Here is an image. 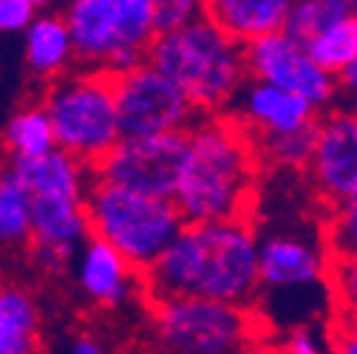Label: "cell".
<instances>
[{"label":"cell","instance_id":"6da1fadb","mask_svg":"<svg viewBox=\"0 0 357 354\" xmlns=\"http://www.w3.org/2000/svg\"><path fill=\"white\" fill-rule=\"evenodd\" d=\"M148 300L202 298L247 309L258 295V238L247 218L185 224L142 272Z\"/></svg>","mask_w":357,"mask_h":354},{"label":"cell","instance_id":"7a4b0ae2","mask_svg":"<svg viewBox=\"0 0 357 354\" xmlns=\"http://www.w3.org/2000/svg\"><path fill=\"white\" fill-rule=\"evenodd\" d=\"M258 156L247 130L227 114L199 116L188 130V162L173 199L185 224L238 221L255 196Z\"/></svg>","mask_w":357,"mask_h":354},{"label":"cell","instance_id":"3957f363","mask_svg":"<svg viewBox=\"0 0 357 354\" xmlns=\"http://www.w3.org/2000/svg\"><path fill=\"white\" fill-rule=\"evenodd\" d=\"M145 63L167 77L199 116L227 114L230 102L247 82L244 46L207 20L204 9L188 26L156 34L145 52Z\"/></svg>","mask_w":357,"mask_h":354},{"label":"cell","instance_id":"277c9868","mask_svg":"<svg viewBox=\"0 0 357 354\" xmlns=\"http://www.w3.org/2000/svg\"><path fill=\"white\" fill-rule=\"evenodd\" d=\"M85 215L91 238L119 252L137 272L151 270L185 227V218L173 201L142 196L100 179H91L85 193Z\"/></svg>","mask_w":357,"mask_h":354},{"label":"cell","instance_id":"5b68a950","mask_svg":"<svg viewBox=\"0 0 357 354\" xmlns=\"http://www.w3.org/2000/svg\"><path fill=\"white\" fill-rule=\"evenodd\" d=\"M60 15L82 71L119 77L145 63L156 37L153 0H74Z\"/></svg>","mask_w":357,"mask_h":354},{"label":"cell","instance_id":"8992f818","mask_svg":"<svg viewBox=\"0 0 357 354\" xmlns=\"http://www.w3.org/2000/svg\"><path fill=\"white\" fill-rule=\"evenodd\" d=\"M49 116L57 151L94 173L119 137L114 82L102 71H68L54 79L40 100Z\"/></svg>","mask_w":357,"mask_h":354},{"label":"cell","instance_id":"52a82bcc","mask_svg":"<svg viewBox=\"0 0 357 354\" xmlns=\"http://www.w3.org/2000/svg\"><path fill=\"white\" fill-rule=\"evenodd\" d=\"M151 318L162 354H241L252 334L247 309L202 298L153 300Z\"/></svg>","mask_w":357,"mask_h":354},{"label":"cell","instance_id":"ba28073f","mask_svg":"<svg viewBox=\"0 0 357 354\" xmlns=\"http://www.w3.org/2000/svg\"><path fill=\"white\" fill-rule=\"evenodd\" d=\"M111 82L122 139L188 134L199 119V111L188 97L148 63L111 77Z\"/></svg>","mask_w":357,"mask_h":354},{"label":"cell","instance_id":"9c48e42d","mask_svg":"<svg viewBox=\"0 0 357 354\" xmlns=\"http://www.w3.org/2000/svg\"><path fill=\"white\" fill-rule=\"evenodd\" d=\"M188 162V134L119 139L114 151L94 167V179L173 201Z\"/></svg>","mask_w":357,"mask_h":354},{"label":"cell","instance_id":"30bf717a","mask_svg":"<svg viewBox=\"0 0 357 354\" xmlns=\"http://www.w3.org/2000/svg\"><path fill=\"white\" fill-rule=\"evenodd\" d=\"M244 63H247V79L301 97L318 114L337 102V79L321 71L309 60L303 43L292 40L284 31L266 34L244 46Z\"/></svg>","mask_w":357,"mask_h":354},{"label":"cell","instance_id":"8fae6325","mask_svg":"<svg viewBox=\"0 0 357 354\" xmlns=\"http://www.w3.org/2000/svg\"><path fill=\"white\" fill-rule=\"evenodd\" d=\"M258 286L266 292L315 289L329 278V247L301 227L255 233Z\"/></svg>","mask_w":357,"mask_h":354},{"label":"cell","instance_id":"7c38bea8","mask_svg":"<svg viewBox=\"0 0 357 354\" xmlns=\"http://www.w3.org/2000/svg\"><path fill=\"white\" fill-rule=\"evenodd\" d=\"M315 193L332 207L357 193V114L337 108L318 119L315 145L306 162Z\"/></svg>","mask_w":357,"mask_h":354},{"label":"cell","instance_id":"4fadbf2b","mask_svg":"<svg viewBox=\"0 0 357 354\" xmlns=\"http://www.w3.org/2000/svg\"><path fill=\"white\" fill-rule=\"evenodd\" d=\"M227 116L247 130V137L252 142L298 134V130L312 128L321 119V114L301 97H292L273 85L252 82V79L241 85V91L227 108Z\"/></svg>","mask_w":357,"mask_h":354},{"label":"cell","instance_id":"5bb4252c","mask_svg":"<svg viewBox=\"0 0 357 354\" xmlns=\"http://www.w3.org/2000/svg\"><path fill=\"white\" fill-rule=\"evenodd\" d=\"M71 272L85 300L102 309H116L130 303L137 295H145L142 272H137L119 252H114L108 244L97 238H88L77 249L71 261Z\"/></svg>","mask_w":357,"mask_h":354},{"label":"cell","instance_id":"9a60e30c","mask_svg":"<svg viewBox=\"0 0 357 354\" xmlns=\"http://www.w3.org/2000/svg\"><path fill=\"white\" fill-rule=\"evenodd\" d=\"M91 238L85 199H31L29 249L57 252L74 261L77 249Z\"/></svg>","mask_w":357,"mask_h":354},{"label":"cell","instance_id":"2e32d148","mask_svg":"<svg viewBox=\"0 0 357 354\" xmlns=\"http://www.w3.org/2000/svg\"><path fill=\"white\" fill-rule=\"evenodd\" d=\"M204 17L213 20L238 46L284 29L289 0H210L202 3Z\"/></svg>","mask_w":357,"mask_h":354},{"label":"cell","instance_id":"e0dca14e","mask_svg":"<svg viewBox=\"0 0 357 354\" xmlns=\"http://www.w3.org/2000/svg\"><path fill=\"white\" fill-rule=\"evenodd\" d=\"M31 199H85L94 173L63 151H52L31 162L9 164Z\"/></svg>","mask_w":357,"mask_h":354},{"label":"cell","instance_id":"ac0fdd59","mask_svg":"<svg viewBox=\"0 0 357 354\" xmlns=\"http://www.w3.org/2000/svg\"><path fill=\"white\" fill-rule=\"evenodd\" d=\"M23 54H26L29 71L49 82L66 77L74 68L77 57L71 46V34L60 12L43 9L34 17V23L23 31Z\"/></svg>","mask_w":357,"mask_h":354},{"label":"cell","instance_id":"d6986e66","mask_svg":"<svg viewBox=\"0 0 357 354\" xmlns=\"http://www.w3.org/2000/svg\"><path fill=\"white\" fill-rule=\"evenodd\" d=\"M43 315L34 295L20 284H0V354H37Z\"/></svg>","mask_w":357,"mask_h":354},{"label":"cell","instance_id":"ffe728a7","mask_svg":"<svg viewBox=\"0 0 357 354\" xmlns=\"http://www.w3.org/2000/svg\"><path fill=\"white\" fill-rule=\"evenodd\" d=\"M0 145H3L9 164L31 162V159L52 153L57 145H54V134H52V125H49V116L43 111V105L34 102V105L15 111L9 122L3 125V130H0Z\"/></svg>","mask_w":357,"mask_h":354},{"label":"cell","instance_id":"44dd1931","mask_svg":"<svg viewBox=\"0 0 357 354\" xmlns=\"http://www.w3.org/2000/svg\"><path fill=\"white\" fill-rule=\"evenodd\" d=\"M309 60L329 77H340L357 60V17L349 15L303 43Z\"/></svg>","mask_w":357,"mask_h":354},{"label":"cell","instance_id":"7402d4cb","mask_svg":"<svg viewBox=\"0 0 357 354\" xmlns=\"http://www.w3.org/2000/svg\"><path fill=\"white\" fill-rule=\"evenodd\" d=\"M31 238V196L17 173L6 164L0 170V244L23 247Z\"/></svg>","mask_w":357,"mask_h":354},{"label":"cell","instance_id":"603a6c76","mask_svg":"<svg viewBox=\"0 0 357 354\" xmlns=\"http://www.w3.org/2000/svg\"><path fill=\"white\" fill-rule=\"evenodd\" d=\"M349 15H351L349 0H295L287 9L281 31L298 43H306Z\"/></svg>","mask_w":357,"mask_h":354},{"label":"cell","instance_id":"cb8c5ba5","mask_svg":"<svg viewBox=\"0 0 357 354\" xmlns=\"http://www.w3.org/2000/svg\"><path fill=\"white\" fill-rule=\"evenodd\" d=\"M315 130H318V122L312 128L298 130V134L255 139L252 142L255 156H258V162H266L273 167H306V162L312 156V145H315Z\"/></svg>","mask_w":357,"mask_h":354},{"label":"cell","instance_id":"d4e9b609","mask_svg":"<svg viewBox=\"0 0 357 354\" xmlns=\"http://www.w3.org/2000/svg\"><path fill=\"white\" fill-rule=\"evenodd\" d=\"M329 284L340 312V323L357 326V255H332Z\"/></svg>","mask_w":357,"mask_h":354},{"label":"cell","instance_id":"484cf974","mask_svg":"<svg viewBox=\"0 0 357 354\" xmlns=\"http://www.w3.org/2000/svg\"><path fill=\"white\" fill-rule=\"evenodd\" d=\"M326 247L329 255H357V193L335 207Z\"/></svg>","mask_w":357,"mask_h":354},{"label":"cell","instance_id":"4316f807","mask_svg":"<svg viewBox=\"0 0 357 354\" xmlns=\"http://www.w3.org/2000/svg\"><path fill=\"white\" fill-rule=\"evenodd\" d=\"M202 15V3L196 0H153V29L156 34H167L188 26Z\"/></svg>","mask_w":357,"mask_h":354},{"label":"cell","instance_id":"83f0119b","mask_svg":"<svg viewBox=\"0 0 357 354\" xmlns=\"http://www.w3.org/2000/svg\"><path fill=\"white\" fill-rule=\"evenodd\" d=\"M43 9L46 6L37 0H0V34L26 31Z\"/></svg>","mask_w":357,"mask_h":354},{"label":"cell","instance_id":"f1b7e54d","mask_svg":"<svg viewBox=\"0 0 357 354\" xmlns=\"http://www.w3.org/2000/svg\"><path fill=\"white\" fill-rule=\"evenodd\" d=\"M284 354H332V351H329V340L315 326L303 323V326H292L287 332Z\"/></svg>","mask_w":357,"mask_h":354},{"label":"cell","instance_id":"f546056e","mask_svg":"<svg viewBox=\"0 0 357 354\" xmlns=\"http://www.w3.org/2000/svg\"><path fill=\"white\" fill-rule=\"evenodd\" d=\"M332 354H357V326L354 323H337L335 337L329 340Z\"/></svg>","mask_w":357,"mask_h":354},{"label":"cell","instance_id":"4dcf8cb0","mask_svg":"<svg viewBox=\"0 0 357 354\" xmlns=\"http://www.w3.org/2000/svg\"><path fill=\"white\" fill-rule=\"evenodd\" d=\"M346 100V111H354L357 114V60L337 77V100Z\"/></svg>","mask_w":357,"mask_h":354},{"label":"cell","instance_id":"1f68e13d","mask_svg":"<svg viewBox=\"0 0 357 354\" xmlns=\"http://www.w3.org/2000/svg\"><path fill=\"white\" fill-rule=\"evenodd\" d=\"M68 354H105V346L91 334H77L68 346Z\"/></svg>","mask_w":357,"mask_h":354},{"label":"cell","instance_id":"d6a6232c","mask_svg":"<svg viewBox=\"0 0 357 354\" xmlns=\"http://www.w3.org/2000/svg\"><path fill=\"white\" fill-rule=\"evenodd\" d=\"M125 354H162L156 346H130Z\"/></svg>","mask_w":357,"mask_h":354},{"label":"cell","instance_id":"836d02e7","mask_svg":"<svg viewBox=\"0 0 357 354\" xmlns=\"http://www.w3.org/2000/svg\"><path fill=\"white\" fill-rule=\"evenodd\" d=\"M9 162H6V153H3V145H0V170H3Z\"/></svg>","mask_w":357,"mask_h":354},{"label":"cell","instance_id":"e575fe53","mask_svg":"<svg viewBox=\"0 0 357 354\" xmlns=\"http://www.w3.org/2000/svg\"><path fill=\"white\" fill-rule=\"evenodd\" d=\"M351 15H354V17H357V3H351Z\"/></svg>","mask_w":357,"mask_h":354}]
</instances>
